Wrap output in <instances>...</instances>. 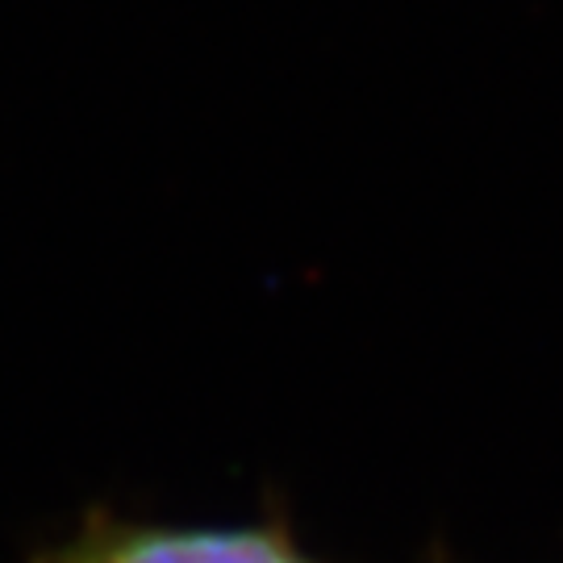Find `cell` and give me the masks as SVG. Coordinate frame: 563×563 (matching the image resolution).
I'll use <instances>...</instances> for the list:
<instances>
[{
	"label": "cell",
	"instance_id": "cell-1",
	"mask_svg": "<svg viewBox=\"0 0 563 563\" xmlns=\"http://www.w3.org/2000/svg\"><path fill=\"white\" fill-rule=\"evenodd\" d=\"M38 563H313L280 530L97 522Z\"/></svg>",
	"mask_w": 563,
	"mask_h": 563
}]
</instances>
